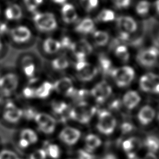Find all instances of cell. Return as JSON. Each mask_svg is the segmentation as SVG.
Here are the masks:
<instances>
[{
  "mask_svg": "<svg viewBox=\"0 0 159 159\" xmlns=\"http://www.w3.org/2000/svg\"><path fill=\"white\" fill-rule=\"evenodd\" d=\"M147 75L153 84V93H159V76L153 73H147Z\"/></svg>",
  "mask_w": 159,
  "mask_h": 159,
  "instance_id": "37",
  "label": "cell"
},
{
  "mask_svg": "<svg viewBox=\"0 0 159 159\" xmlns=\"http://www.w3.org/2000/svg\"><path fill=\"white\" fill-rule=\"evenodd\" d=\"M94 29V24L90 18L83 19L75 27L77 32L81 34H89L92 32Z\"/></svg>",
  "mask_w": 159,
  "mask_h": 159,
  "instance_id": "22",
  "label": "cell"
},
{
  "mask_svg": "<svg viewBox=\"0 0 159 159\" xmlns=\"http://www.w3.org/2000/svg\"><path fill=\"white\" fill-rule=\"evenodd\" d=\"M42 2L43 0H24L25 4L30 11H34Z\"/></svg>",
  "mask_w": 159,
  "mask_h": 159,
  "instance_id": "41",
  "label": "cell"
},
{
  "mask_svg": "<svg viewBox=\"0 0 159 159\" xmlns=\"http://www.w3.org/2000/svg\"><path fill=\"white\" fill-rule=\"evenodd\" d=\"M117 24L120 32L131 34L135 32L137 28L135 20L129 16H122L117 19Z\"/></svg>",
  "mask_w": 159,
  "mask_h": 159,
  "instance_id": "15",
  "label": "cell"
},
{
  "mask_svg": "<svg viewBox=\"0 0 159 159\" xmlns=\"http://www.w3.org/2000/svg\"><path fill=\"white\" fill-rule=\"evenodd\" d=\"M99 66L104 75H111L113 70L111 61L106 56H100L99 58Z\"/></svg>",
  "mask_w": 159,
  "mask_h": 159,
  "instance_id": "27",
  "label": "cell"
},
{
  "mask_svg": "<svg viewBox=\"0 0 159 159\" xmlns=\"http://www.w3.org/2000/svg\"><path fill=\"white\" fill-rule=\"evenodd\" d=\"M109 35L107 32L102 30H97L93 34L94 41L98 46H104L109 41Z\"/></svg>",
  "mask_w": 159,
  "mask_h": 159,
  "instance_id": "28",
  "label": "cell"
},
{
  "mask_svg": "<svg viewBox=\"0 0 159 159\" xmlns=\"http://www.w3.org/2000/svg\"><path fill=\"white\" fill-rule=\"evenodd\" d=\"M141 159H158V158L153 153L149 152V153H147L145 155V157Z\"/></svg>",
  "mask_w": 159,
  "mask_h": 159,
  "instance_id": "49",
  "label": "cell"
},
{
  "mask_svg": "<svg viewBox=\"0 0 159 159\" xmlns=\"http://www.w3.org/2000/svg\"><path fill=\"white\" fill-rule=\"evenodd\" d=\"M96 111V108L86 101L80 102L69 110V118L81 124L88 123Z\"/></svg>",
  "mask_w": 159,
  "mask_h": 159,
  "instance_id": "1",
  "label": "cell"
},
{
  "mask_svg": "<svg viewBox=\"0 0 159 159\" xmlns=\"http://www.w3.org/2000/svg\"><path fill=\"white\" fill-rule=\"evenodd\" d=\"M81 136V132L77 129L71 127H66L59 134L60 139L68 145L75 144Z\"/></svg>",
  "mask_w": 159,
  "mask_h": 159,
  "instance_id": "13",
  "label": "cell"
},
{
  "mask_svg": "<svg viewBox=\"0 0 159 159\" xmlns=\"http://www.w3.org/2000/svg\"><path fill=\"white\" fill-rule=\"evenodd\" d=\"M140 101L139 94L135 91L130 90L124 96L122 102L124 106L128 109H132L135 107Z\"/></svg>",
  "mask_w": 159,
  "mask_h": 159,
  "instance_id": "17",
  "label": "cell"
},
{
  "mask_svg": "<svg viewBox=\"0 0 159 159\" xmlns=\"http://www.w3.org/2000/svg\"><path fill=\"white\" fill-rule=\"evenodd\" d=\"M158 120H159V116H158Z\"/></svg>",
  "mask_w": 159,
  "mask_h": 159,
  "instance_id": "56",
  "label": "cell"
},
{
  "mask_svg": "<svg viewBox=\"0 0 159 159\" xmlns=\"http://www.w3.org/2000/svg\"><path fill=\"white\" fill-rule=\"evenodd\" d=\"M22 67L24 75L29 79L35 77L36 66L32 57L25 56L22 61Z\"/></svg>",
  "mask_w": 159,
  "mask_h": 159,
  "instance_id": "18",
  "label": "cell"
},
{
  "mask_svg": "<svg viewBox=\"0 0 159 159\" xmlns=\"http://www.w3.org/2000/svg\"><path fill=\"white\" fill-rule=\"evenodd\" d=\"M22 9L17 4H14L7 7L5 16L9 20H18L22 17Z\"/></svg>",
  "mask_w": 159,
  "mask_h": 159,
  "instance_id": "23",
  "label": "cell"
},
{
  "mask_svg": "<svg viewBox=\"0 0 159 159\" xmlns=\"http://www.w3.org/2000/svg\"><path fill=\"white\" fill-rule=\"evenodd\" d=\"M7 31V27L4 24L0 25V34H4Z\"/></svg>",
  "mask_w": 159,
  "mask_h": 159,
  "instance_id": "51",
  "label": "cell"
},
{
  "mask_svg": "<svg viewBox=\"0 0 159 159\" xmlns=\"http://www.w3.org/2000/svg\"><path fill=\"white\" fill-rule=\"evenodd\" d=\"M30 145V144L29 143V142H27L26 140L20 137V139L19 140V145L20 148H26L29 147Z\"/></svg>",
  "mask_w": 159,
  "mask_h": 159,
  "instance_id": "48",
  "label": "cell"
},
{
  "mask_svg": "<svg viewBox=\"0 0 159 159\" xmlns=\"http://www.w3.org/2000/svg\"><path fill=\"white\" fill-rule=\"evenodd\" d=\"M155 7H156L157 11L159 14V0H157L155 2Z\"/></svg>",
  "mask_w": 159,
  "mask_h": 159,
  "instance_id": "52",
  "label": "cell"
},
{
  "mask_svg": "<svg viewBox=\"0 0 159 159\" xmlns=\"http://www.w3.org/2000/svg\"><path fill=\"white\" fill-rule=\"evenodd\" d=\"M89 96V91L86 89L77 90L75 89L73 95L71 98L80 102L84 101V99Z\"/></svg>",
  "mask_w": 159,
  "mask_h": 159,
  "instance_id": "36",
  "label": "cell"
},
{
  "mask_svg": "<svg viewBox=\"0 0 159 159\" xmlns=\"http://www.w3.org/2000/svg\"><path fill=\"white\" fill-rule=\"evenodd\" d=\"M150 9V4L147 1H140L136 6V11L137 14L141 16H144L147 14Z\"/></svg>",
  "mask_w": 159,
  "mask_h": 159,
  "instance_id": "35",
  "label": "cell"
},
{
  "mask_svg": "<svg viewBox=\"0 0 159 159\" xmlns=\"http://www.w3.org/2000/svg\"><path fill=\"white\" fill-rule=\"evenodd\" d=\"M101 159H117V158L113 154H107L104 156Z\"/></svg>",
  "mask_w": 159,
  "mask_h": 159,
  "instance_id": "50",
  "label": "cell"
},
{
  "mask_svg": "<svg viewBox=\"0 0 159 159\" xmlns=\"http://www.w3.org/2000/svg\"><path fill=\"white\" fill-rule=\"evenodd\" d=\"M34 21L37 28L43 32L53 30L57 27L54 15L50 12L35 14L34 17Z\"/></svg>",
  "mask_w": 159,
  "mask_h": 159,
  "instance_id": "4",
  "label": "cell"
},
{
  "mask_svg": "<svg viewBox=\"0 0 159 159\" xmlns=\"http://www.w3.org/2000/svg\"><path fill=\"white\" fill-rule=\"evenodd\" d=\"M120 106V101L118 99L112 101L109 104V107L111 109H114V110L118 109Z\"/></svg>",
  "mask_w": 159,
  "mask_h": 159,
  "instance_id": "47",
  "label": "cell"
},
{
  "mask_svg": "<svg viewBox=\"0 0 159 159\" xmlns=\"http://www.w3.org/2000/svg\"><path fill=\"white\" fill-rule=\"evenodd\" d=\"M51 64L54 70L61 71L69 66V61L65 57H58L53 59Z\"/></svg>",
  "mask_w": 159,
  "mask_h": 159,
  "instance_id": "29",
  "label": "cell"
},
{
  "mask_svg": "<svg viewBox=\"0 0 159 159\" xmlns=\"http://www.w3.org/2000/svg\"><path fill=\"white\" fill-rule=\"evenodd\" d=\"M2 48V41H1V40L0 39V52L1 51Z\"/></svg>",
  "mask_w": 159,
  "mask_h": 159,
  "instance_id": "54",
  "label": "cell"
},
{
  "mask_svg": "<svg viewBox=\"0 0 159 159\" xmlns=\"http://www.w3.org/2000/svg\"><path fill=\"white\" fill-rule=\"evenodd\" d=\"M20 137L26 140L30 145L35 143L38 140V136L36 132L34 130L29 128L24 129L21 131Z\"/></svg>",
  "mask_w": 159,
  "mask_h": 159,
  "instance_id": "30",
  "label": "cell"
},
{
  "mask_svg": "<svg viewBox=\"0 0 159 159\" xmlns=\"http://www.w3.org/2000/svg\"><path fill=\"white\" fill-rule=\"evenodd\" d=\"M77 78L82 81L92 80L98 74V68L86 60L77 61L75 64Z\"/></svg>",
  "mask_w": 159,
  "mask_h": 159,
  "instance_id": "5",
  "label": "cell"
},
{
  "mask_svg": "<svg viewBox=\"0 0 159 159\" xmlns=\"http://www.w3.org/2000/svg\"><path fill=\"white\" fill-rule=\"evenodd\" d=\"M155 116V110L150 106H145L140 109L137 114V118L141 124L146 125L153 120Z\"/></svg>",
  "mask_w": 159,
  "mask_h": 159,
  "instance_id": "16",
  "label": "cell"
},
{
  "mask_svg": "<svg viewBox=\"0 0 159 159\" xmlns=\"http://www.w3.org/2000/svg\"><path fill=\"white\" fill-rule=\"evenodd\" d=\"M17 155L7 149H4L0 152V159H19Z\"/></svg>",
  "mask_w": 159,
  "mask_h": 159,
  "instance_id": "40",
  "label": "cell"
},
{
  "mask_svg": "<svg viewBox=\"0 0 159 159\" xmlns=\"http://www.w3.org/2000/svg\"><path fill=\"white\" fill-rule=\"evenodd\" d=\"M53 91V83L48 81H45L38 88H35V97L40 99L47 98Z\"/></svg>",
  "mask_w": 159,
  "mask_h": 159,
  "instance_id": "20",
  "label": "cell"
},
{
  "mask_svg": "<svg viewBox=\"0 0 159 159\" xmlns=\"http://www.w3.org/2000/svg\"><path fill=\"white\" fill-rule=\"evenodd\" d=\"M134 130V125L129 122H124L121 125V130L124 134L129 133Z\"/></svg>",
  "mask_w": 159,
  "mask_h": 159,
  "instance_id": "46",
  "label": "cell"
},
{
  "mask_svg": "<svg viewBox=\"0 0 159 159\" xmlns=\"http://www.w3.org/2000/svg\"><path fill=\"white\" fill-rule=\"evenodd\" d=\"M53 84V90L58 93L67 97H71L75 89L72 81L68 77H63L57 80Z\"/></svg>",
  "mask_w": 159,
  "mask_h": 159,
  "instance_id": "12",
  "label": "cell"
},
{
  "mask_svg": "<svg viewBox=\"0 0 159 159\" xmlns=\"http://www.w3.org/2000/svg\"><path fill=\"white\" fill-rule=\"evenodd\" d=\"M115 14L114 12L109 9L102 10L98 16V20L102 22H109L112 21L114 19Z\"/></svg>",
  "mask_w": 159,
  "mask_h": 159,
  "instance_id": "34",
  "label": "cell"
},
{
  "mask_svg": "<svg viewBox=\"0 0 159 159\" xmlns=\"http://www.w3.org/2000/svg\"><path fill=\"white\" fill-rule=\"evenodd\" d=\"M131 0H114L115 6L119 9L127 7L130 3Z\"/></svg>",
  "mask_w": 159,
  "mask_h": 159,
  "instance_id": "45",
  "label": "cell"
},
{
  "mask_svg": "<svg viewBox=\"0 0 159 159\" xmlns=\"http://www.w3.org/2000/svg\"><path fill=\"white\" fill-rule=\"evenodd\" d=\"M61 15L63 21L66 23H72L77 19V13L75 7L70 4H65L61 8Z\"/></svg>",
  "mask_w": 159,
  "mask_h": 159,
  "instance_id": "19",
  "label": "cell"
},
{
  "mask_svg": "<svg viewBox=\"0 0 159 159\" xmlns=\"http://www.w3.org/2000/svg\"><path fill=\"white\" fill-rule=\"evenodd\" d=\"M111 75L119 87H126L132 81L135 71L132 67L124 66L114 68Z\"/></svg>",
  "mask_w": 159,
  "mask_h": 159,
  "instance_id": "2",
  "label": "cell"
},
{
  "mask_svg": "<svg viewBox=\"0 0 159 159\" xmlns=\"http://www.w3.org/2000/svg\"><path fill=\"white\" fill-rule=\"evenodd\" d=\"M19 159H20V158H19Z\"/></svg>",
  "mask_w": 159,
  "mask_h": 159,
  "instance_id": "57",
  "label": "cell"
},
{
  "mask_svg": "<svg viewBox=\"0 0 159 159\" xmlns=\"http://www.w3.org/2000/svg\"><path fill=\"white\" fill-rule=\"evenodd\" d=\"M47 157L45 148H39L33 152L29 156V159H45Z\"/></svg>",
  "mask_w": 159,
  "mask_h": 159,
  "instance_id": "38",
  "label": "cell"
},
{
  "mask_svg": "<svg viewBox=\"0 0 159 159\" xmlns=\"http://www.w3.org/2000/svg\"><path fill=\"white\" fill-rule=\"evenodd\" d=\"M24 96L26 98H35V88L30 86H27L24 88L22 91Z\"/></svg>",
  "mask_w": 159,
  "mask_h": 159,
  "instance_id": "44",
  "label": "cell"
},
{
  "mask_svg": "<svg viewBox=\"0 0 159 159\" xmlns=\"http://www.w3.org/2000/svg\"><path fill=\"white\" fill-rule=\"evenodd\" d=\"M78 159H96L95 156L91 152L86 149H80L78 151Z\"/></svg>",
  "mask_w": 159,
  "mask_h": 159,
  "instance_id": "43",
  "label": "cell"
},
{
  "mask_svg": "<svg viewBox=\"0 0 159 159\" xmlns=\"http://www.w3.org/2000/svg\"><path fill=\"white\" fill-rule=\"evenodd\" d=\"M43 50L48 54L57 53L60 48V42L52 38L46 39L43 43Z\"/></svg>",
  "mask_w": 159,
  "mask_h": 159,
  "instance_id": "21",
  "label": "cell"
},
{
  "mask_svg": "<svg viewBox=\"0 0 159 159\" xmlns=\"http://www.w3.org/2000/svg\"><path fill=\"white\" fill-rule=\"evenodd\" d=\"M38 130L45 134H52L56 127V120L50 115L44 112H38L34 118Z\"/></svg>",
  "mask_w": 159,
  "mask_h": 159,
  "instance_id": "6",
  "label": "cell"
},
{
  "mask_svg": "<svg viewBox=\"0 0 159 159\" xmlns=\"http://www.w3.org/2000/svg\"><path fill=\"white\" fill-rule=\"evenodd\" d=\"M38 112L32 107H28L23 111V116L27 120L34 119Z\"/></svg>",
  "mask_w": 159,
  "mask_h": 159,
  "instance_id": "42",
  "label": "cell"
},
{
  "mask_svg": "<svg viewBox=\"0 0 159 159\" xmlns=\"http://www.w3.org/2000/svg\"><path fill=\"white\" fill-rule=\"evenodd\" d=\"M52 1L58 4H62V3L65 2L66 0H52Z\"/></svg>",
  "mask_w": 159,
  "mask_h": 159,
  "instance_id": "53",
  "label": "cell"
},
{
  "mask_svg": "<svg viewBox=\"0 0 159 159\" xmlns=\"http://www.w3.org/2000/svg\"><path fill=\"white\" fill-rule=\"evenodd\" d=\"M143 145L150 152H156L159 150V138L155 135H148L144 140Z\"/></svg>",
  "mask_w": 159,
  "mask_h": 159,
  "instance_id": "25",
  "label": "cell"
},
{
  "mask_svg": "<svg viewBox=\"0 0 159 159\" xmlns=\"http://www.w3.org/2000/svg\"><path fill=\"white\" fill-rule=\"evenodd\" d=\"M139 85L140 89L145 92H152L153 93V84L152 83L148 76L147 74L143 75L139 81Z\"/></svg>",
  "mask_w": 159,
  "mask_h": 159,
  "instance_id": "33",
  "label": "cell"
},
{
  "mask_svg": "<svg viewBox=\"0 0 159 159\" xmlns=\"http://www.w3.org/2000/svg\"><path fill=\"white\" fill-rule=\"evenodd\" d=\"M86 150L92 152L101 144V140L94 134H89L85 137Z\"/></svg>",
  "mask_w": 159,
  "mask_h": 159,
  "instance_id": "24",
  "label": "cell"
},
{
  "mask_svg": "<svg viewBox=\"0 0 159 159\" xmlns=\"http://www.w3.org/2000/svg\"><path fill=\"white\" fill-rule=\"evenodd\" d=\"M116 119L111 112L102 110L99 112L96 127L101 133L105 135L112 134L116 128Z\"/></svg>",
  "mask_w": 159,
  "mask_h": 159,
  "instance_id": "3",
  "label": "cell"
},
{
  "mask_svg": "<svg viewBox=\"0 0 159 159\" xmlns=\"http://www.w3.org/2000/svg\"><path fill=\"white\" fill-rule=\"evenodd\" d=\"M70 50L73 52L77 61L85 60L87 55L93 50L91 45L85 39H81L76 42H73Z\"/></svg>",
  "mask_w": 159,
  "mask_h": 159,
  "instance_id": "10",
  "label": "cell"
},
{
  "mask_svg": "<svg viewBox=\"0 0 159 159\" xmlns=\"http://www.w3.org/2000/svg\"><path fill=\"white\" fill-rule=\"evenodd\" d=\"M2 116L7 122L15 124L23 117V110L18 107L12 101H8L5 104Z\"/></svg>",
  "mask_w": 159,
  "mask_h": 159,
  "instance_id": "11",
  "label": "cell"
},
{
  "mask_svg": "<svg viewBox=\"0 0 159 159\" xmlns=\"http://www.w3.org/2000/svg\"><path fill=\"white\" fill-rule=\"evenodd\" d=\"M115 54L116 57L124 62H126L129 59V53L126 46L124 45H118L115 50Z\"/></svg>",
  "mask_w": 159,
  "mask_h": 159,
  "instance_id": "31",
  "label": "cell"
},
{
  "mask_svg": "<svg viewBox=\"0 0 159 159\" xmlns=\"http://www.w3.org/2000/svg\"><path fill=\"white\" fill-rule=\"evenodd\" d=\"M82 6L88 12L97 7L98 4V0H81Z\"/></svg>",
  "mask_w": 159,
  "mask_h": 159,
  "instance_id": "39",
  "label": "cell"
},
{
  "mask_svg": "<svg viewBox=\"0 0 159 159\" xmlns=\"http://www.w3.org/2000/svg\"><path fill=\"white\" fill-rule=\"evenodd\" d=\"M18 76L13 73H8L0 76V91L6 96H10L17 88Z\"/></svg>",
  "mask_w": 159,
  "mask_h": 159,
  "instance_id": "8",
  "label": "cell"
},
{
  "mask_svg": "<svg viewBox=\"0 0 159 159\" xmlns=\"http://www.w3.org/2000/svg\"><path fill=\"white\" fill-rule=\"evenodd\" d=\"M32 34L29 29L25 26H18L11 30V36L14 42L23 43L27 42L31 37Z\"/></svg>",
  "mask_w": 159,
  "mask_h": 159,
  "instance_id": "14",
  "label": "cell"
},
{
  "mask_svg": "<svg viewBox=\"0 0 159 159\" xmlns=\"http://www.w3.org/2000/svg\"><path fill=\"white\" fill-rule=\"evenodd\" d=\"M141 145V143L139 139L136 137H130L122 143V148L127 153L134 152V150L137 148H139Z\"/></svg>",
  "mask_w": 159,
  "mask_h": 159,
  "instance_id": "26",
  "label": "cell"
},
{
  "mask_svg": "<svg viewBox=\"0 0 159 159\" xmlns=\"http://www.w3.org/2000/svg\"><path fill=\"white\" fill-rule=\"evenodd\" d=\"M159 55V50L155 47L140 51L137 55V62L144 67H151L155 65Z\"/></svg>",
  "mask_w": 159,
  "mask_h": 159,
  "instance_id": "7",
  "label": "cell"
},
{
  "mask_svg": "<svg viewBox=\"0 0 159 159\" xmlns=\"http://www.w3.org/2000/svg\"><path fill=\"white\" fill-rule=\"evenodd\" d=\"M90 93L96 102L102 103L111 96L112 88L106 81H101L92 88Z\"/></svg>",
  "mask_w": 159,
  "mask_h": 159,
  "instance_id": "9",
  "label": "cell"
},
{
  "mask_svg": "<svg viewBox=\"0 0 159 159\" xmlns=\"http://www.w3.org/2000/svg\"><path fill=\"white\" fill-rule=\"evenodd\" d=\"M0 102H1V98H0Z\"/></svg>",
  "mask_w": 159,
  "mask_h": 159,
  "instance_id": "55",
  "label": "cell"
},
{
  "mask_svg": "<svg viewBox=\"0 0 159 159\" xmlns=\"http://www.w3.org/2000/svg\"><path fill=\"white\" fill-rule=\"evenodd\" d=\"M47 156H49L53 159H57L60 155V150L59 147L54 143H48L45 148Z\"/></svg>",
  "mask_w": 159,
  "mask_h": 159,
  "instance_id": "32",
  "label": "cell"
}]
</instances>
